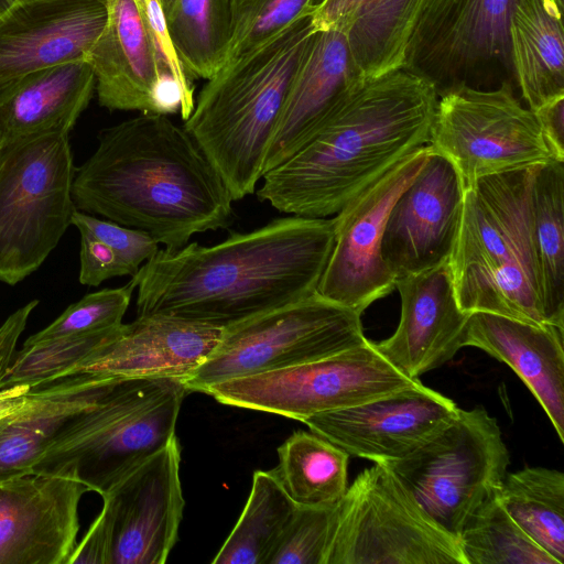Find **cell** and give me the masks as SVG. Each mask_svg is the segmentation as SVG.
I'll return each instance as SVG.
<instances>
[{"instance_id": "obj_1", "label": "cell", "mask_w": 564, "mask_h": 564, "mask_svg": "<svg viewBox=\"0 0 564 564\" xmlns=\"http://www.w3.org/2000/svg\"><path fill=\"white\" fill-rule=\"evenodd\" d=\"M334 218L288 216L214 246L159 249L132 276L138 316L217 328L317 292L334 245Z\"/></svg>"}, {"instance_id": "obj_2", "label": "cell", "mask_w": 564, "mask_h": 564, "mask_svg": "<svg viewBox=\"0 0 564 564\" xmlns=\"http://www.w3.org/2000/svg\"><path fill=\"white\" fill-rule=\"evenodd\" d=\"M77 210L102 216L178 250L200 232L225 228L234 198L184 127L144 113L102 129L76 167Z\"/></svg>"}, {"instance_id": "obj_3", "label": "cell", "mask_w": 564, "mask_h": 564, "mask_svg": "<svg viewBox=\"0 0 564 564\" xmlns=\"http://www.w3.org/2000/svg\"><path fill=\"white\" fill-rule=\"evenodd\" d=\"M438 96L398 68L351 88L257 191L281 213L326 218L415 150L427 145Z\"/></svg>"}, {"instance_id": "obj_4", "label": "cell", "mask_w": 564, "mask_h": 564, "mask_svg": "<svg viewBox=\"0 0 564 564\" xmlns=\"http://www.w3.org/2000/svg\"><path fill=\"white\" fill-rule=\"evenodd\" d=\"M311 13L224 64L207 79L185 120L184 128L234 200L253 193L263 175L290 87L316 33Z\"/></svg>"}, {"instance_id": "obj_5", "label": "cell", "mask_w": 564, "mask_h": 564, "mask_svg": "<svg viewBox=\"0 0 564 564\" xmlns=\"http://www.w3.org/2000/svg\"><path fill=\"white\" fill-rule=\"evenodd\" d=\"M532 167L485 176L465 188L447 263L459 306L468 314L550 325L533 241Z\"/></svg>"}, {"instance_id": "obj_6", "label": "cell", "mask_w": 564, "mask_h": 564, "mask_svg": "<svg viewBox=\"0 0 564 564\" xmlns=\"http://www.w3.org/2000/svg\"><path fill=\"white\" fill-rule=\"evenodd\" d=\"M187 392L181 378H117L58 432L33 473L69 477L107 495L175 435Z\"/></svg>"}, {"instance_id": "obj_7", "label": "cell", "mask_w": 564, "mask_h": 564, "mask_svg": "<svg viewBox=\"0 0 564 564\" xmlns=\"http://www.w3.org/2000/svg\"><path fill=\"white\" fill-rule=\"evenodd\" d=\"M75 171L67 132L0 145V282L37 270L72 225Z\"/></svg>"}, {"instance_id": "obj_8", "label": "cell", "mask_w": 564, "mask_h": 564, "mask_svg": "<svg viewBox=\"0 0 564 564\" xmlns=\"http://www.w3.org/2000/svg\"><path fill=\"white\" fill-rule=\"evenodd\" d=\"M324 564H466L458 538L384 463L360 473L337 502Z\"/></svg>"}, {"instance_id": "obj_9", "label": "cell", "mask_w": 564, "mask_h": 564, "mask_svg": "<svg viewBox=\"0 0 564 564\" xmlns=\"http://www.w3.org/2000/svg\"><path fill=\"white\" fill-rule=\"evenodd\" d=\"M367 341L361 314L317 292L221 332L206 361L187 379L188 392L325 358Z\"/></svg>"}, {"instance_id": "obj_10", "label": "cell", "mask_w": 564, "mask_h": 564, "mask_svg": "<svg viewBox=\"0 0 564 564\" xmlns=\"http://www.w3.org/2000/svg\"><path fill=\"white\" fill-rule=\"evenodd\" d=\"M384 464L420 506L458 538L475 510L498 494L510 456L497 420L477 406L459 408L430 440Z\"/></svg>"}, {"instance_id": "obj_11", "label": "cell", "mask_w": 564, "mask_h": 564, "mask_svg": "<svg viewBox=\"0 0 564 564\" xmlns=\"http://www.w3.org/2000/svg\"><path fill=\"white\" fill-rule=\"evenodd\" d=\"M517 0H425L401 68L427 80L437 96L460 87L517 84L510 20Z\"/></svg>"}, {"instance_id": "obj_12", "label": "cell", "mask_w": 564, "mask_h": 564, "mask_svg": "<svg viewBox=\"0 0 564 564\" xmlns=\"http://www.w3.org/2000/svg\"><path fill=\"white\" fill-rule=\"evenodd\" d=\"M427 147L452 162L464 189L485 176L555 160L535 112L509 84L441 95Z\"/></svg>"}, {"instance_id": "obj_13", "label": "cell", "mask_w": 564, "mask_h": 564, "mask_svg": "<svg viewBox=\"0 0 564 564\" xmlns=\"http://www.w3.org/2000/svg\"><path fill=\"white\" fill-rule=\"evenodd\" d=\"M419 382L366 343L289 368L226 380L204 393L218 402L299 421L354 406Z\"/></svg>"}, {"instance_id": "obj_14", "label": "cell", "mask_w": 564, "mask_h": 564, "mask_svg": "<svg viewBox=\"0 0 564 564\" xmlns=\"http://www.w3.org/2000/svg\"><path fill=\"white\" fill-rule=\"evenodd\" d=\"M427 153L425 145L405 156L333 217L334 245L317 286L319 295L362 314L395 289L381 254L384 226Z\"/></svg>"}, {"instance_id": "obj_15", "label": "cell", "mask_w": 564, "mask_h": 564, "mask_svg": "<svg viewBox=\"0 0 564 564\" xmlns=\"http://www.w3.org/2000/svg\"><path fill=\"white\" fill-rule=\"evenodd\" d=\"M458 410L452 399L419 381L302 422L349 456L388 463L416 449L446 426Z\"/></svg>"}, {"instance_id": "obj_16", "label": "cell", "mask_w": 564, "mask_h": 564, "mask_svg": "<svg viewBox=\"0 0 564 564\" xmlns=\"http://www.w3.org/2000/svg\"><path fill=\"white\" fill-rule=\"evenodd\" d=\"M460 176L444 155L432 151L393 203L383 231L381 254L394 279L446 262L463 212Z\"/></svg>"}, {"instance_id": "obj_17", "label": "cell", "mask_w": 564, "mask_h": 564, "mask_svg": "<svg viewBox=\"0 0 564 564\" xmlns=\"http://www.w3.org/2000/svg\"><path fill=\"white\" fill-rule=\"evenodd\" d=\"M181 447L170 442L107 495L113 514L111 564H163L178 539L184 498Z\"/></svg>"}, {"instance_id": "obj_18", "label": "cell", "mask_w": 564, "mask_h": 564, "mask_svg": "<svg viewBox=\"0 0 564 564\" xmlns=\"http://www.w3.org/2000/svg\"><path fill=\"white\" fill-rule=\"evenodd\" d=\"M107 0H19L0 15V99L26 76L86 59Z\"/></svg>"}, {"instance_id": "obj_19", "label": "cell", "mask_w": 564, "mask_h": 564, "mask_svg": "<svg viewBox=\"0 0 564 564\" xmlns=\"http://www.w3.org/2000/svg\"><path fill=\"white\" fill-rule=\"evenodd\" d=\"M87 491L73 478L42 473L0 481V564H69Z\"/></svg>"}, {"instance_id": "obj_20", "label": "cell", "mask_w": 564, "mask_h": 564, "mask_svg": "<svg viewBox=\"0 0 564 564\" xmlns=\"http://www.w3.org/2000/svg\"><path fill=\"white\" fill-rule=\"evenodd\" d=\"M85 61L93 69L100 106L181 113V95L160 72L137 0H107L105 26Z\"/></svg>"}, {"instance_id": "obj_21", "label": "cell", "mask_w": 564, "mask_h": 564, "mask_svg": "<svg viewBox=\"0 0 564 564\" xmlns=\"http://www.w3.org/2000/svg\"><path fill=\"white\" fill-rule=\"evenodd\" d=\"M401 315L395 332L376 349L412 379L449 361L463 348L469 314L459 306L447 261L395 279Z\"/></svg>"}, {"instance_id": "obj_22", "label": "cell", "mask_w": 564, "mask_h": 564, "mask_svg": "<svg viewBox=\"0 0 564 564\" xmlns=\"http://www.w3.org/2000/svg\"><path fill=\"white\" fill-rule=\"evenodd\" d=\"M221 328L169 316H138L64 377L96 373L117 378L187 379L210 356Z\"/></svg>"}, {"instance_id": "obj_23", "label": "cell", "mask_w": 564, "mask_h": 564, "mask_svg": "<svg viewBox=\"0 0 564 564\" xmlns=\"http://www.w3.org/2000/svg\"><path fill=\"white\" fill-rule=\"evenodd\" d=\"M564 329L488 312L469 314L463 347L508 365L534 395L564 442Z\"/></svg>"}, {"instance_id": "obj_24", "label": "cell", "mask_w": 564, "mask_h": 564, "mask_svg": "<svg viewBox=\"0 0 564 564\" xmlns=\"http://www.w3.org/2000/svg\"><path fill=\"white\" fill-rule=\"evenodd\" d=\"M361 80L345 34L337 30L316 31L290 87L267 152L263 174L303 145Z\"/></svg>"}, {"instance_id": "obj_25", "label": "cell", "mask_w": 564, "mask_h": 564, "mask_svg": "<svg viewBox=\"0 0 564 564\" xmlns=\"http://www.w3.org/2000/svg\"><path fill=\"white\" fill-rule=\"evenodd\" d=\"M116 379L77 373L31 388L23 404L0 419V481L32 474L58 432L94 405Z\"/></svg>"}, {"instance_id": "obj_26", "label": "cell", "mask_w": 564, "mask_h": 564, "mask_svg": "<svg viewBox=\"0 0 564 564\" xmlns=\"http://www.w3.org/2000/svg\"><path fill=\"white\" fill-rule=\"evenodd\" d=\"M425 0H318L315 31L345 34L364 79L401 68L408 41Z\"/></svg>"}, {"instance_id": "obj_27", "label": "cell", "mask_w": 564, "mask_h": 564, "mask_svg": "<svg viewBox=\"0 0 564 564\" xmlns=\"http://www.w3.org/2000/svg\"><path fill=\"white\" fill-rule=\"evenodd\" d=\"M95 86L85 59L26 76L0 99V145L46 132L69 133L88 107Z\"/></svg>"}, {"instance_id": "obj_28", "label": "cell", "mask_w": 564, "mask_h": 564, "mask_svg": "<svg viewBox=\"0 0 564 564\" xmlns=\"http://www.w3.org/2000/svg\"><path fill=\"white\" fill-rule=\"evenodd\" d=\"M517 85L532 111L564 97L562 12L544 0H517L510 20Z\"/></svg>"}, {"instance_id": "obj_29", "label": "cell", "mask_w": 564, "mask_h": 564, "mask_svg": "<svg viewBox=\"0 0 564 564\" xmlns=\"http://www.w3.org/2000/svg\"><path fill=\"white\" fill-rule=\"evenodd\" d=\"M531 213L545 317L564 329V162L532 167Z\"/></svg>"}, {"instance_id": "obj_30", "label": "cell", "mask_w": 564, "mask_h": 564, "mask_svg": "<svg viewBox=\"0 0 564 564\" xmlns=\"http://www.w3.org/2000/svg\"><path fill=\"white\" fill-rule=\"evenodd\" d=\"M299 506L271 470H257L246 506L213 564H269Z\"/></svg>"}, {"instance_id": "obj_31", "label": "cell", "mask_w": 564, "mask_h": 564, "mask_svg": "<svg viewBox=\"0 0 564 564\" xmlns=\"http://www.w3.org/2000/svg\"><path fill=\"white\" fill-rule=\"evenodd\" d=\"M278 456L271 471L299 507H330L344 496L349 455L326 438L294 432L279 446Z\"/></svg>"}, {"instance_id": "obj_32", "label": "cell", "mask_w": 564, "mask_h": 564, "mask_svg": "<svg viewBox=\"0 0 564 564\" xmlns=\"http://www.w3.org/2000/svg\"><path fill=\"white\" fill-rule=\"evenodd\" d=\"M497 498L518 525L564 563V474L546 467L507 473Z\"/></svg>"}, {"instance_id": "obj_33", "label": "cell", "mask_w": 564, "mask_h": 564, "mask_svg": "<svg viewBox=\"0 0 564 564\" xmlns=\"http://www.w3.org/2000/svg\"><path fill=\"white\" fill-rule=\"evenodd\" d=\"M165 15L188 76L208 79L226 59L229 43L227 0H172Z\"/></svg>"}, {"instance_id": "obj_34", "label": "cell", "mask_w": 564, "mask_h": 564, "mask_svg": "<svg viewBox=\"0 0 564 564\" xmlns=\"http://www.w3.org/2000/svg\"><path fill=\"white\" fill-rule=\"evenodd\" d=\"M466 564H558L489 498L467 519L458 534Z\"/></svg>"}, {"instance_id": "obj_35", "label": "cell", "mask_w": 564, "mask_h": 564, "mask_svg": "<svg viewBox=\"0 0 564 564\" xmlns=\"http://www.w3.org/2000/svg\"><path fill=\"white\" fill-rule=\"evenodd\" d=\"M121 325L23 345L11 360L0 389L19 384L33 388L64 377L69 369L112 339Z\"/></svg>"}, {"instance_id": "obj_36", "label": "cell", "mask_w": 564, "mask_h": 564, "mask_svg": "<svg viewBox=\"0 0 564 564\" xmlns=\"http://www.w3.org/2000/svg\"><path fill=\"white\" fill-rule=\"evenodd\" d=\"M316 0H227L229 43L225 63L258 47L311 13Z\"/></svg>"}, {"instance_id": "obj_37", "label": "cell", "mask_w": 564, "mask_h": 564, "mask_svg": "<svg viewBox=\"0 0 564 564\" xmlns=\"http://www.w3.org/2000/svg\"><path fill=\"white\" fill-rule=\"evenodd\" d=\"M134 290L135 282L131 278L123 286L86 294L78 302L69 305L48 326L31 335L23 345L118 326L122 324Z\"/></svg>"}, {"instance_id": "obj_38", "label": "cell", "mask_w": 564, "mask_h": 564, "mask_svg": "<svg viewBox=\"0 0 564 564\" xmlns=\"http://www.w3.org/2000/svg\"><path fill=\"white\" fill-rule=\"evenodd\" d=\"M336 506L299 507L269 564H324L334 529Z\"/></svg>"}, {"instance_id": "obj_39", "label": "cell", "mask_w": 564, "mask_h": 564, "mask_svg": "<svg viewBox=\"0 0 564 564\" xmlns=\"http://www.w3.org/2000/svg\"><path fill=\"white\" fill-rule=\"evenodd\" d=\"M144 25L152 42L163 78L175 86L182 98L181 115L186 120L192 113L194 87L172 41L162 0H137Z\"/></svg>"}, {"instance_id": "obj_40", "label": "cell", "mask_w": 564, "mask_h": 564, "mask_svg": "<svg viewBox=\"0 0 564 564\" xmlns=\"http://www.w3.org/2000/svg\"><path fill=\"white\" fill-rule=\"evenodd\" d=\"M72 225L107 243L130 270L131 278L159 250V243L144 231L108 219L104 220L77 209L73 214Z\"/></svg>"}, {"instance_id": "obj_41", "label": "cell", "mask_w": 564, "mask_h": 564, "mask_svg": "<svg viewBox=\"0 0 564 564\" xmlns=\"http://www.w3.org/2000/svg\"><path fill=\"white\" fill-rule=\"evenodd\" d=\"M80 236L79 249V282L88 286H98L104 281L130 275V270L118 254L105 242L85 230H78Z\"/></svg>"}, {"instance_id": "obj_42", "label": "cell", "mask_w": 564, "mask_h": 564, "mask_svg": "<svg viewBox=\"0 0 564 564\" xmlns=\"http://www.w3.org/2000/svg\"><path fill=\"white\" fill-rule=\"evenodd\" d=\"M102 509L94 520L70 557L69 564H111L113 543V514L105 499Z\"/></svg>"}, {"instance_id": "obj_43", "label": "cell", "mask_w": 564, "mask_h": 564, "mask_svg": "<svg viewBox=\"0 0 564 564\" xmlns=\"http://www.w3.org/2000/svg\"><path fill=\"white\" fill-rule=\"evenodd\" d=\"M33 300L13 312L0 326V383L11 364L18 339L25 329L29 316L37 306Z\"/></svg>"}, {"instance_id": "obj_44", "label": "cell", "mask_w": 564, "mask_h": 564, "mask_svg": "<svg viewBox=\"0 0 564 564\" xmlns=\"http://www.w3.org/2000/svg\"><path fill=\"white\" fill-rule=\"evenodd\" d=\"M534 112L554 159L564 162V97L542 106Z\"/></svg>"}, {"instance_id": "obj_45", "label": "cell", "mask_w": 564, "mask_h": 564, "mask_svg": "<svg viewBox=\"0 0 564 564\" xmlns=\"http://www.w3.org/2000/svg\"><path fill=\"white\" fill-rule=\"evenodd\" d=\"M31 387L19 384L11 388L0 389V419L7 416L20 408L30 391Z\"/></svg>"}, {"instance_id": "obj_46", "label": "cell", "mask_w": 564, "mask_h": 564, "mask_svg": "<svg viewBox=\"0 0 564 564\" xmlns=\"http://www.w3.org/2000/svg\"><path fill=\"white\" fill-rule=\"evenodd\" d=\"M19 0H0V15L8 11Z\"/></svg>"}, {"instance_id": "obj_47", "label": "cell", "mask_w": 564, "mask_h": 564, "mask_svg": "<svg viewBox=\"0 0 564 564\" xmlns=\"http://www.w3.org/2000/svg\"><path fill=\"white\" fill-rule=\"evenodd\" d=\"M546 3L551 4L553 8L557 9L560 12H563V0H544Z\"/></svg>"}, {"instance_id": "obj_48", "label": "cell", "mask_w": 564, "mask_h": 564, "mask_svg": "<svg viewBox=\"0 0 564 564\" xmlns=\"http://www.w3.org/2000/svg\"><path fill=\"white\" fill-rule=\"evenodd\" d=\"M171 2H172V0H162V4H163L165 13H166L167 9L170 8Z\"/></svg>"}]
</instances>
